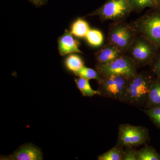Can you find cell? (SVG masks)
<instances>
[{"label":"cell","mask_w":160,"mask_h":160,"mask_svg":"<svg viewBox=\"0 0 160 160\" xmlns=\"http://www.w3.org/2000/svg\"><path fill=\"white\" fill-rule=\"evenodd\" d=\"M67 69L74 72L78 71L84 66V62L79 56L75 54L69 55L66 60Z\"/></svg>","instance_id":"9a60e30c"},{"label":"cell","mask_w":160,"mask_h":160,"mask_svg":"<svg viewBox=\"0 0 160 160\" xmlns=\"http://www.w3.org/2000/svg\"><path fill=\"white\" fill-rule=\"evenodd\" d=\"M122 50L111 44L105 46L96 54L98 65L107 64L122 56Z\"/></svg>","instance_id":"8fae6325"},{"label":"cell","mask_w":160,"mask_h":160,"mask_svg":"<svg viewBox=\"0 0 160 160\" xmlns=\"http://www.w3.org/2000/svg\"><path fill=\"white\" fill-rule=\"evenodd\" d=\"M145 112L150 119L160 127V106L150 108Z\"/></svg>","instance_id":"44dd1931"},{"label":"cell","mask_w":160,"mask_h":160,"mask_svg":"<svg viewBox=\"0 0 160 160\" xmlns=\"http://www.w3.org/2000/svg\"><path fill=\"white\" fill-rule=\"evenodd\" d=\"M129 2L132 10H138L156 6L159 0H129Z\"/></svg>","instance_id":"ffe728a7"},{"label":"cell","mask_w":160,"mask_h":160,"mask_svg":"<svg viewBox=\"0 0 160 160\" xmlns=\"http://www.w3.org/2000/svg\"><path fill=\"white\" fill-rule=\"evenodd\" d=\"M29 1H31L35 5L39 6V5H41L42 4L45 0H29Z\"/></svg>","instance_id":"cb8c5ba5"},{"label":"cell","mask_w":160,"mask_h":160,"mask_svg":"<svg viewBox=\"0 0 160 160\" xmlns=\"http://www.w3.org/2000/svg\"><path fill=\"white\" fill-rule=\"evenodd\" d=\"M90 29L88 23L85 20L79 18L72 24L70 32L77 37L86 38Z\"/></svg>","instance_id":"7c38bea8"},{"label":"cell","mask_w":160,"mask_h":160,"mask_svg":"<svg viewBox=\"0 0 160 160\" xmlns=\"http://www.w3.org/2000/svg\"><path fill=\"white\" fill-rule=\"evenodd\" d=\"M86 38L88 42L91 46L98 47L102 44L103 36L101 31L97 29H90Z\"/></svg>","instance_id":"2e32d148"},{"label":"cell","mask_w":160,"mask_h":160,"mask_svg":"<svg viewBox=\"0 0 160 160\" xmlns=\"http://www.w3.org/2000/svg\"><path fill=\"white\" fill-rule=\"evenodd\" d=\"M131 54L137 62L145 63L153 57L154 50L151 44L142 39L136 40L132 46Z\"/></svg>","instance_id":"ba28073f"},{"label":"cell","mask_w":160,"mask_h":160,"mask_svg":"<svg viewBox=\"0 0 160 160\" xmlns=\"http://www.w3.org/2000/svg\"><path fill=\"white\" fill-rule=\"evenodd\" d=\"M129 0H108L99 9L92 13L104 20H117L122 18L131 11Z\"/></svg>","instance_id":"3957f363"},{"label":"cell","mask_w":160,"mask_h":160,"mask_svg":"<svg viewBox=\"0 0 160 160\" xmlns=\"http://www.w3.org/2000/svg\"><path fill=\"white\" fill-rule=\"evenodd\" d=\"M129 79L120 75H111L103 77L99 81L100 91L112 98L123 100Z\"/></svg>","instance_id":"277c9868"},{"label":"cell","mask_w":160,"mask_h":160,"mask_svg":"<svg viewBox=\"0 0 160 160\" xmlns=\"http://www.w3.org/2000/svg\"><path fill=\"white\" fill-rule=\"evenodd\" d=\"M74 73L78 77L83 78L88 80L96 79L99 81L101 79L98 71L85 66Z\"/></svg>","instance_id":"ac0fdd59"},{"label":"cell","mask_w":160,"mask_h":160,"mask_svg":"<svg viewBox=\"0 0 160 160\" xmlns=\"http://www.w3.org/2000/svg\"><path fill=\"white\" fill-rule=\"evenodd\" d=\"M137 27L149 41L160 46V12L145 16L139 21Z\"/></svg>","instance_id":"8992f818"},{"label":"cell","mask_w":160,"mask_h":160,"mask_svg":"<svg viewBox=\"0 0 160 160\" xmlns=\"http://www.w3.org/2000/svg\"><path fill=\"white\" fill-rule=\"evenodd\" d=\"M147 101L151 108L160 106V81L152 83Z\"/></svg>","instance_id":"4fadbf2b"},{"label":"cell","mask_w":160,"mask_h":160,"mask_svg":"<svg viewBox=\"0 0 160 160\" xmlns=\"http://www.w3.org/2000/svg\"><path fill=\"white\" fill-rule=\"evenodd\" d=\"M137 160H160V155L150 147H145L137 151Z\"/></svg>","instance_id":"e0dca14e"},{"label":"cell","mask_w":160,"mask_h":160,"mask_svg":"<svg viewBox=\"0 0 160 160\" xmlns=\"http://www.w3.org/2000/svg\"><path fill=\"white\" fill-rule=\"evenodd\" d=\"M152 83L149 78L136 75L129 79L124 100L130 103H141L148 99Z\"/></svg>","instance_id":"7a4b0ae2"},{"label":"cell","mask_w":160,"mask_h":160,"mask_svg":"<svg viewBox=\"0 0 160 160\" xmlns=\"http://www.w3.org/2000/svg\"><path fill=\"white\" fill-rule=\"evenodd\" d=\"M160 2V0H159V2Z\"/></svg>","instance_id":"d4e9b609"},{"label":"cell","mask_w":160,"mask_h":160,"mask_svg":"<svg viewBox=\"0 0 160 160\" xmlns=\"http://www.w3.org/2000/svg\"><path fill=\"white\" fill-rule=\"evenodd\" d=\"M123 152L119 147L116 146L98 157L99 160H120L122 159Z\"/></svg>","instance_id":"d6986e66"},{"label":"cell","mask_w":160,"mask_h":160,"mask_svg":"<svg viewBox=\"0 0 160 160\" xmlns=\"http://www.w3.org/2000/svg\"><path fill=\"white\" fill-rule=\"evenodd\" d=\"M148 138L147 131L140 126L122 125L119 130L118 141L120 145L131 147L142 145Z\"/></svg>","instance_id":"5b68a950"},{"label":"cell","mask_w":160,"mask_h":160,"mask_svg":"<svg viewBox=\"0 0 160 160\" xmlns=\"http://www.w3.org/2000/svg\"><path fill=\"white\" fill-rule=\"evenodd\" d=\"M77 87L84 96L92 97L96 95L101 94L99 91L92 89L89 82V80L80 78L75 80Z\"/></svg>","instance_id":"5bb4252c"},{"label":"cell","mask_w":160,"mask_h":160,"mask_svg":"<svg viewBox=\"0 0 160 160\" xmlns=\"http://www.w3.org/2000/svg\"><path fill=\"white\" fill-rule=\"evenodd\" d=\"M97 69L103 77L120 75L130 79L137 75L134 63L130 59L122 56L107 64L98 65Z\"/></svg>","instance_id":"6da1fadb"},{"label":"cell","mask_w":160,"mask_h":160,"mask_svg":"<svg viewBox=\"0 0 160 160\" xmlns=\"http://www.w3.org/2000/svg\"><path fill=\"white\" fill-rule=\"evenodd\" d=\"M154 69L155 72L160 78V57L157 61L155 65Z\"/></svg>","instance_id":"603a6c76"},{"label":"cell","mask_w":160,"mask_h":160,"mask_svg":"<svg viewBox=\"0 0 160 160\" xmlns=\"http://www.w3.org/2000/svg\"><path fill=\"white\" fill-rule=\"evenodd\" d=\"M133 37L132 30L125 25L115 26L109 32V38L111 44L122 50L130 46Z\"/></svg>","instance_id":"52a82bcc"},{"label":"cell","mask_w":160,"mask_h":160,"mask_svg":"<svg viewBox=\"0 0 160 160\" xmlns=\"http://www.w3.org/2000/svg\"><path fill=\"white\" fill-rule=\"evenodd\" d=\"M59 52L61 56L73 53H82L79 48L80 43L73 37L71 32L66 30L58 41Z\"/></svg>","instance_id":"30bf717a"},{"label":"cell","mask_w":160,"mask_h":160,"mask_svg":"<svg viewBox=\"0 0 160 160\" xmlns=\"http://www.w3.org/2000/svg\"><path fill=\"white\" fill-rule=\"evenodd\" d=\"M122 160H137V151L133 149H129L123 152Z\"/></svg>","instance_id":"7402d4cb"},{"label":"cell","mask_w":160,"mask_h":160,"mask_svg":"<svg viewBox=\"0 0 160 160\" xmlns=\"http://www.w3.org/2000/svg\"><path fill=\"white\" fill-rule=\"evenodd\" d=\"M1 160H41L42 155L41 150L32 144L23 145L12 154L8 156L1 157Z\"/></svg>","instance_id":"9c48e42d"}]
</instances>
